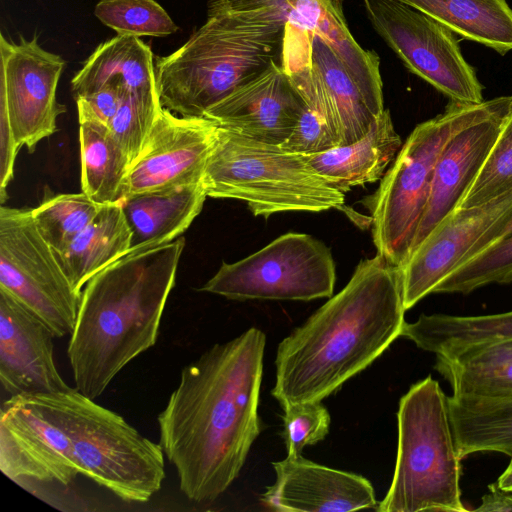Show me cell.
Here are the masks:
<instances>
[{"label": "cell", "mask_w": 512, "mask_h": 512, "mask_svg": "<svg viewBox=\"0 0 512 512\" xmlns=\"http://www.w3.org/2000/svg\"><path fill=\"white\" fill-rule=\"evenodd\" d=\"M265 334L251 327L181 370L157 421L160 444L194 502L217 499L241 472L261 432Z\"/></svg>", "instance_id": "6da1fadb"}, {"label": "cell", "mask_w": 512, "mask_h": 512, "mask_svg": "<svg viewBox=\"0 0 512 512\" xmlns=\"http://www.w3.org/2000/svg\"><path fill=\"white\" fill-rule=\"evenodd\" d=\"M401 269L379 254L278 345L271 394L282 408L322 401L372 364L405 324Z\"/></svg>", "instance_id": "7a4b0ae2"}, {"label": "cell", "mask_w": 512, "mask_h": 512, "mask_svg": "<svg viewBox=\"0 0 512 512\" xmlns=\"http://www.w3.org/2000/svg\"><path fill=\"white\" fill-rule=\"evenodd\" d=\"M184 246L179 237L128 253L86 283L67 349L82 394L102 395L128 363L155 345Z\"/></svg>", "instance_id": "3957f363"}, {"label": "cell", "mask_w": 512, "mask_h": 512, "mask_svg": "<svg viewBox=\"0 0 512 512\" xmlns=\"http://www.w3.org/2000/svg\"><path fill=\"white\" fill-rule=\"evenodd\" d=\"M286 29L253 25L207 10L206 22L169 55L155 60L161 106L184 117L204 113L274 63H283Z\"/></svg>", "instance_id": "277c9868"}, {"label": "cell", "mask_w": 512, "mask_h": 512, "mask_svg": "<svg viewBox=\"0 0 512 512\" xmlns=\"http://www.w3.org/2000/svg\"><path fill=\"white\" fill-rule=\"evenodd\" d=\"M394 475L380 512H463L448 397L431 376L401 397Z\"/></svg>", "instance_id": "5b68a950"}, {"label": "cell", "mask_w": 512, "mask_h": 512, "mask_svg": "<svg viewBox=\"0 0 512 512\" xmlns=\"http://www.w3.org/2000/svg\"><path fill=\"white\" fill-rule=\"evenodd\" d=\"M202 182L208 197L242 200L254 216L264 218L282 212H322L344 204V193L306 156L220 127Z\"/></svg>", "instance_id": "8992f818"}, {"label": "cell", "mask_w": 512, "mask_h": 512, "mask_svg": "<svg viewBox=\"0 0 512 512\" xmlns=\"http://www.w3.org/2000/svg\"><path fill=\"white\" fill-rule=\"evenodd\" d=\"M510 96L479 104L450 101L444 112L417 125L408 136L377 190L367 197L377 254L401 267L408 259L424 215L439 155L463 126L483 118Z\"/></svg>", "instance_id": "52a82bcc"}, {"label": "cell", "mask_w": 512, "mask_h": 512, "mask_svg": "<svg viewBox=\"0 0 512 512\" xmlns=\"http://www.w3.org/2000/svg\"><path fill=\"white\" fill-rule=\"evenodd\" d=\"M69 437V455L79 475L127 502H146L165 478L164 451L114 411L76 387L58 392Z\"/></svg>", "instance_id": "ba28073f"}, {"label": "cell", "mask_w": 512, "mask_h": 512, "mask_svg": "<svg viewBox=\"0 0 512 512\" xmlns=\"http://www.w3.org/2000/svg\"><path fill=\"white\" fill-rule=\"evenodd\" d=\"M336 267L326 244L305 233L289 232L234 263L223 262L201 291L232 300L330 298Z\"/></svg>", "instance_id": "9c48e42d"}, {"label": "cell", "mask_w": 512, "mask_h": 512, "mask_svg": "<svg viewBox=\"0 0 512 512\" xmlns=\"http://www.w3.org/2000/svg\"><path fill=\"white\" fill-rule=\"evenodd\" d=\"M0 290L42 321L55 337L72 333L81 295L37 229L31 209L1 205Z\"/></svg>", "instance_id": "30bf717a"}, {"label": "cell", "mask_w": 512, "mask_h": 512, "mask_svg": "<svg viewBox=\"0 0 512 512\" xmlns=\"http://www.w3.org/2000/svg\"><path fill=\"white\" fill-rule=\"evenodd\" d=\"M376 32L414 74L452 102L479 104L483 86L452 31L399 0H362Z\"/></svg>", "instance_id": "8fae6325"}, {"label": "cell", "mask_w": 512, "mask_h": 512, "mask_svg": "<svg viewBox=\"0 0 512 512\" xmlns=\"http://www.w3.org/2000/svg\"><path fill=\"white\" fill-rule=\"evenodd\" d=\"M286 31L283 64L307 106L325 121L339 146L361 139L382 113L318 35L295 27Z\"/></svg>", "instance_id": "7c38bea8"}, {"label": "cell", "mask_w": 512, "mask_h": 512, "mask_svg": "<svg viewBox=\"0 0 512 512\" xmlns=\"http://www.w3.org/2000/svg\"><path fill=\"white\" fill-rule=\"evenodd\" d=\"M0 113L12 129L15 143L30 153L57 129V118L66 111L56 92L64 59L43 49L35 36L19 42L0 36Z\"/></svg>", "instance_id": "4fadbf2b"}, {"label": "cell", "mask_w": 512, "mask_h": 512, "mask_svg": "<svg viewBox=\"0 0 512 512\" xmlns=\"http://www.w3.org/2000/svg\"><path fill=\"white\" fill-rule=\"evenodd\" d=\"M217 133L218 126L205 117H184L162 107L131 164L124 197L202 180Z\"/></svg>", "instance_id": "5bb4252c"}, {"label": "cell", "mask_w": 512, "mask_h": 512, "mask_svg": "<svg viewBox=\"0 0 512 512\" xmlns=\"http://www.w3.org/2000/svg\"><path fill=\"white\" fill-rule=\"evenodd\" d=\"M512 212V193L481 206L456 209L411 252L400 267L406 310L469 260L486 232Z\"/></svg>", "instance_id": "9a60e30c"}, {"label": "cell", "mask_w": 512, "mask_h": 512, "mask_svg": "<svg viewBox=\"0 0 512 512\" xmlns=\"http://www.w3.org/2000/svg\"><path fill=\"white\" fill-rule=\"evenodd\" d=\"M307 104L283 63H274L211 106L204 117L246 138L280 145Z\"/></svg>", "instance_id": "2e32d148"}, {"label": "cell", "mask_w": 512, "mask_h": 512, "mask_svg": "<svg viewBox=\"0 0 512 512\" xmlns=\"http://www.w3.org/2000/svg\"><path fill=\"white\" fill-rule=\"evenodd\" d=\"M276 480L261 496L279 512H343L377 505L372 484L363 476L290 456L272 463Z\"/></svg>", "instance_id": "e0dca14e"}, {"label": "cell", "mask_w": 512, "mask_h": 512, "mask_svg": "<svg viewBox=\"0 0 512 512\" xmlns=\"http://www.w3.org/2000/svg\"><path fill=\"white\" fill-rule=\"evenodd\" d=\"M50 329L0 290V380L12 396L68 390L54 359Z\"/></svg>", "instance_id": "ac0fdd59"}, {"label": "cell", "mask_w": 512, "mask_h": 512, "mask_svg": "<svg viewBox=\"0 0 512 512\" xmlns=\"http://www.w3.org/2000/svg\"><path fill=\"white\" fill-rule=\"evenodd\" d=\"M511 109L512 96L493 113L463 126L446 142L435 166L428 203L411 252L458 208L484 165Z\"/></svg>", "instance_id": "d6986e66"}, {"label": "cell", "mask_w": 512, "mask_h": 512, "mask_svg": "<svg viewBox=\"0 0 512 512\" xmlns=\"http://www.w3.org/2000/svg\"><path fill=\"white\" fill-rule=\"evenodd\" d=\"M207 193L202 180L122 198L132 240L129 253L170 243L200 214Z\"/></svg>", "instance_id": "ffe728a7"}, {"label": "cell", "mask_w": 512, "mask_h": 512, "mask_svg": "<svg viewBox=\"0 0 512 512\" xmlns=\"http://www.w3.org/2000/svg\"><path fill=\"white\" fill-rule=\"evenodd\" d=\"M401 147L402 140L390 112L384 110L361 139L306 158L321 176L345 194L352 187L380 180Z\"/></svg>", "instance_id": "44dd1931"}, {"label": "cell", "mask_w": 512, "mask_h": 512, "mask_svg": "<svg viewBox=\"0 0 512 512\" xmlns=\"http://www.w3.org/2000/svg\"><path fill=\"white\" fill-rule=\"evenodd\" d=\"M304 29L318 35L334 52L365 98L378 112L384 109L380 59L364 50L351 35L343 0H291Z\"/></svg>", "instance_id": "7402d4cb"}, {"label": "cell", "mask_w": 512, "mask_h": 512, "mask_svg": "<svg viewBox=\"0 0 512 512\" xmlns=\"http://www.w3.org/2000/svg\"><path fill=\"white\" fill-rule=\"evenodd\" d=\"M158 94L153 52L139 37L117 34L99 44L71 80L74 98L91 94L108 83Z\"/></svg>", "instance_id": "603a6c76"}, {"label": "cell", "mask_w": 512, "mask_h": 512, "mask_svg": "<svg viewBox=\"0 0 512 512\" xmlns=\"http://www.w3.org/2000/svg\"><path fill=\"white\" fill-rule=\"evenodd\" d=\"M131 240V229L118 201L103 204L92 221L55 253L74 290L81 295L95 274L130 252Z\"/></svg>", "instance_id": "cb8c5ba5"}, {"label": "cell", "mask_w": 512, "mask_h": 512, "mask_svg": "<svg viewBox=\"0 0 512 512\" xmlns=\"http://www.w3.org/2000/svg\"><path fill=\"white\" fill-rule=\"evenodd\" d=\"M434 368L450 383L453 396L512 398V341L476 343L437 355Z\"/></svg>", "instance_id": "d4e9b609"}, {"label": "cell", "mask_w": 512, "mask_h": 512, "mask_svg": "<svg viewBox=\"0 0 512 512\" xmlns=\"http://www.w3.org/2000/svg\"><path fill=\"white\" fill-rule=\"evenodd\" d=\"M463 38L504 55L512 51V8L506 0H399Z\"/></svg>", "instance_id": "484cf974"}, {"label": "cell", "mask_w": 512, "mask_h": 512, "mask_svg": "<svg viewBox=\"0 0 512 512\" xmlns=\"http://www.w3.org/2000/svg\"><path fill=\"white\" fill-rule=\"evenodd\" d=\"M82 192L99 204L124 197L131 162L105 124L78 118Z\"/></svg>", "instance_id": "4316f807"}, {"label": "cell", "mask_w": 512, "mask_h": 512, "mask_svg": "<svg viewBox=\"0 0 512 512\" xmlns=\"http://www.w3.org/2000/svg\"><path fill=\"white\" fill-rule=\"evenodd\" d=\"M450 420L460 458L477 452L512 457V398L448 397Z\"/></svg>", "instance_id": "83f0119b"}, {"label": "cell", "mask_w": 512, "mask_h": 512, "mask_svg": "<svg viewBox=\"0 0 512 512\" xmlns=\"http://www.w3.org/2000/svg\"><path fill=\"white\" fill-rule=\"evenodd\" d=\"M401 337L436 356L476 343L512 341V311L481 316L422 314L413 323L405 322Z\"/></svg>", "instance_id": "f1b7e54d"}, {"label": "cell", "mask_w": 512, "mask_h": 512, "mask_svg": "<svg viewBox=\"0 0 512 512\" xmlns=\"http://www.w3.org/2000/svg\"><path fill=\"white\" fill-rule=\"evenodd\" d=\"M103 204L85 193L57 194L31 209L42 237L55 252L62 251L95 217Z\"/></svg>", "instance_id": "f546056e"}, {"label": "cell", "mask_w": 512, "mask_h": 512, "mask_svg": "<svg viewBox=\"0 0 512 512\" xmlns=\"http://www.w3.org/2000/svg\"><path fill=\"white\" fill-rule=\"evenodd\" d=\"M95 16L117 34L163 37L178 30L155 0H99Z\"/></svg>", "instance_id": "4dcf8cb0"}, {"label": "cell", "mask_w": 512, "mask_h": 512, "mask_svg": "<svg viewBox=\"0 0 512 512\" xmlns=\"http://www.w3.org/2000/svg\"><path fill=\"white\" fill-rule=\"evenodd\" d=\"M512 282V233L459 266L434 293L468 294L489 284Z\"/></svg>", "instance_id": "1f68e13d"}, {"label": "cell", "mask_w": 512, "mask_h": 512, "mask_svg": "<svg viewBox=\"0 0 512 512\" xmlns=\"http://www.w3.org/2000/svg\"><path fill=\"white\" fill-rule=\"evenodd\" d=\"M512 193V109L475 181L457 209L481 206Z\"/></svg>", "instance_id": "d6a6232c"}, {"label": "cell", "mask_w": 512, "mask_h": 512, "mask_svg": "<svg viewBox=\"0 0 512 512\" xmlns=\"http://www.w3.org/2000/svg\"><path fill=\"white\" fill-rule=\"evenodd\" d=\"M161 108L158 94L138 93L123 86L121 102L109 128L131 164L140 154Z\"/></svg>", "instance_id": "836d02e7"}, {"label": "cell", "mask_w": 512, "mask_h": 512, "mask_svg": "<svg viewBox=\"0 0 512 512\" xmlns=\"http://www.w3.org/2000/svg\"><path fill=\"white\" fill-rule=\"evenodd\" d=\"M283 410L287 455H301L305 446L322 441L328 434L331 418L321 401L293 404Z\"/></svg>", "instance_id": "e575fe53"}, {"label": "cell", "mask_w": 512, "mask_h": 512, "mask_svg": "<svg viewBox=\"0 0 512 512\" xmlns=\"http://www.w3.org/2000/svg\"><path fill=\"white\" fill-rule=\"evenodd\" d=\"M207 10L231 14L254 25L304 29L291 0H210Z\"/></svg>", "instance_id": "d590c367"}, {"label": "cell", "mask_w": 512, "mask_h": 512, "mask_svg": "<svg viewBox=\"0 0 512 512\" xmlns=\"http://www.w3.org/2000/svg\"><path fill=\"white\" fill-rule=\"evenodd\" d=\"M339 146V142L325 121L306 106L288 138L280 144L285 151L310 156Z\"/></svg>", "instance_id": "8d00e7d4"}, {"label": "cell", "mask_w": 512, "mask_h": 512, "mask_svg": "<svg viewBox=\"0 0 512 512\" xmlns=\"http://www.w3.org/2000/svg\"><path fill=\"white\" fill-rule=\"evenodd\" d=\"M123 84L111 82L101 89L76 98L78 118H91L110 126L121 102Z\"/></svg>", "instance_id": "74e56055"}, {"label": "cell", "mask_w": 512, "mask_h": 512, "mask_svg": "<svg viewBox=\"0 0 512 512\" xmlns=\"http://www.w3.org/2000/svg\"><path fill=\"white\" fill-rule=\"evenodd\" d=\"M490 493L482 497L477 512H512V492L500 489L496 483L489 485Z\"/></svg>", "instance_id": "f35d334b"}, {"label": "cell", "mask_w": 512, "mask_h": 512, "mask_svg": "<svg viewBox=\"0 0 512 512\" xmlns=\"http://www.w3.org/2000/svg\"><path fill=\"white\" fill-rule=\"evenodd\" d=\"M496 484L500 489L512 492V457L508 467L501 474Z\"/></svg>", "instance_id": "ab89813d"}, {"label": "cell", "mask_w": 512, "mask_h": 512, "mask_svg": "<svg viewBox=\"0 0 512 512\" xmlns=\"http://www.w3.org/2000/svg\"><path fill=\"white\" fill-rule=\"evenodd\" d=\"M512 233V217L510 221L500 230L495 243ZM494 244V243H493Z\"/></svg>", "instance_id": "60d3db41"}]
</instances>
